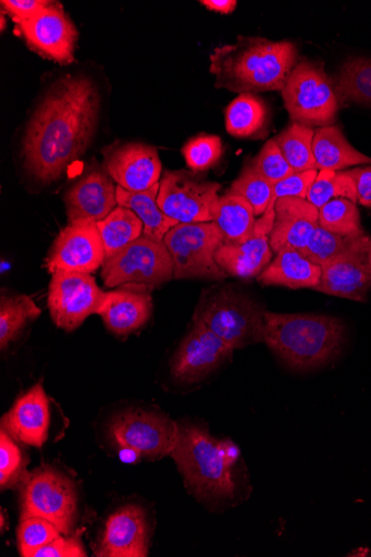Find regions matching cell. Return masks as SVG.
Masks as SVG:
<instances>
[{
	"mask_svg": "<svg viewBox=\"0 0 371 557\" xmlns=\"http://www.w3.org/2000/svg\"><path fill=\"white\" fill-rule=\"evenodd\" d=\"M100 110L95 82L66 76L47 91L23 141L24 166L42 184L60 180L88 148Z\"/></svg>",
	"mask_w": 371,
	"mask_h": 557,
	"instance_id": "1",
	"label": "cell"
},
{
	"mask_svg": "<svg viewBox=\"0 0 371 557\" xmlns=\"http://www.w3.org/2000/svg\"><path fill=\"white\" fill-rule=\"evenodd\" d=\"M209 60L218 88L240 94L282 91L296 66L297 47L288 40L239 37L215 48Z\"/></svg>",
	"mask_w": 371,
	"mask_h": 557,
	"instance_id": "2",
	"label": "cell"
},
{
	"mask_svg": "<svg viewBox=\"0 0 371 557\" xmlns=\"http://www.w3.org/2000/svg\"><path fill=\"white\" fill-rule=\"evenodd\" d=\"M187 488L200 500L223 503L235 498V476L240 449L230 440H219L207 429L178 424L177 440L171 454Z\"/></svg>",
	"mask_w": 371,
	"mask_h": 557,
	"instance_id": "3",
	"label": "cell"
},
{
	"mask_svg": "<svg viewBox=\"0 0 371 557\" xmlns=\"http://www.w3.org/2000/svg\"><path fill=\"white\" fill-rule=\"evenodd\" d=\"M346 327L334 317L318 314L264 315L263 342L292 370L320 369L336 359Z\"/></svg>",
	"mask_w": 371,
	"mask_h": 557,
	"instance_id": "4",
	"label": "cell"
},
{
	"mask_svg": "<svg viewBox=\"0 0 371 557\" xmlns=\"http://www.w3.org/2000/svg\"><path fill=\"white\" fill-rule=\"evenodd\" d=\"M267 312L252 297L231 286H219L202 293L193 320L236 350L263 342Z\"/></svg>",
	"mask_w": 371,
	"mask_h": 557,
	"instance_id": "5",
	"label": "cell"
},
{
	"mask_svg": "<svg viewBox=\"0 0 371 557\" xmlns=\"http://www.w3.org/2000/svg\"><path fill=\"white\" fill-rule=\"evenodd\" d=\"M101 278L106 287L138 286L152 288L174 278V263L164 240L147 236L104 260Z\"/></svg>",
	"mask_w": 371,
	"mask_h": 557,
	"instance_id": "6",
	"label": "cell"
},
{
	"mask_svg": "<svg viewBox=\"0 0 371 557\" xmlns=\"http://www.w3.org/2000/svg\"><path fill=\"white\" fill-rule=\"evenodd\" d=\"M175 280L223 281L228 275L217 262L224 236L215 222L178 224L165 236Z\"/></svg>",
	"mask_w": 371,
	"mask_h": 557,
	"instance_id": "7",
	"label": "cell"
},
{
	"mask_svg": "<svg viewBox=\"0 0 371 557\" xmlns=\"http://www.w3.org/2000/svg\"><path fill=\"white\" fill-rule=\"evenodd\" d=\"M293 122L330 126L338 112V96L322 65L302 61L295 66L282 90Z\"/></svg>",
	"mask_w": 371,
	"mask_h": 557,
	"instance_id": "8",
	"label": "cell"
},
{
	"mask_svg": "<svg viewBox=\"0 0 371 557\" xmlns=\"http://www.w3.org/2000/svg\"><path fill=\"white\" fill-rule=\"evenodd\" d=\"M78 512L77 491L65 474L51 468L33 472L22 490V518L37 517L67 535Z\"/></svg>",
	"mask_w": 371,
	"mask_h": 557,
	"instance_id": "9",
	"label": "cell"
},
{
	"mask_svg": "<svg viewBox=\"0 0 371 557\" xmlns=\"http://www.w3.org/2000/svg\"><path fill=\"white\" fill-rule=\"evenodd\" d=\"M222 185L194 172L169 171L159 182L158 205L180 224L215 222Z\"/></svg>",
	"mask_w": 371,
	"mask_h": 557,
	"instance_id": "10",
	"label": "cell"
},
{
	"mask_svg": "<svg viewBox=\"0 0 371 557\" xmlns=\"http://www.w3.org/2000/svg\"><path fill=\"white\" fill-rule=\"evenodd\" d=\"M178 424L162 413L126 411L115 417L110 433L115 443L136 458L157 460L171 455Z\"/></svg>",
	"mask_w": 371,
	"mask_h": 557,
	"instance_id": "11",
	"label": "cell"
},
{
	"mask_svg": "<svg viewBox=\"0 0 371 557\" xmlns=\"http://www.w3.org/2000/svg\"><path fill=\"white\" fill-rule=\"evenodd\" d=\"M104 297L90 274L60 271L51 274L47 304L57 326L72 332L90 315H98Z\"/></svg>",
	"mask_w": 371,
	"mask_h": 557,
	"instance_id": "12",
	"label": "cell"
},
{
	"mask_svg": "<svg viewBox=\"0 0 371 557\" xmlns=\"http://www.w3.org/2000/svg\"><path fill=\"white\" fill-rule=\"evenodd\" d=\"M234 350L203 323L194 321L172 358V376L186 385L201 382L231 360Z\"/></svg>",
	"mask_w": 371,
	"mask_h": 557,
	"instance_id": "13",
	"label": "cell"
},
{
	"mask_svg": "<svg viewBox=\"0 0 371 557\" xmlns=\"http://www.w3.org/2000/svg\"><path fill=\"white\" fill-rule=\"evenodd\" d=\"M15 30L39 57L62 65L74 62L78 32L60 3L51 2L40 14L16 24Z\"/></svg>",
	"mask_w": 371,
	"mask_h": 557,
	"instance_id": "14",
	"label": "cell"
},
{
	"mask_svg": "<svg viewBox=\"0 0 371 557\" xmlns=\"http://www.w3.org/2000/svg\"><path fill=\"white\" fill-rule=\"evenodd\" d=\"M104 245L96 222L70 223L52 243L46 258L50 274L60 271L91 274L102 268Z\"/></svg>",
	"mask_w": 371,
	"mask_h": 557,
	"instance_id": "15",
	"label": "cell"
},
{
	"mask_svg": "<svg viewBox=\"0 0 371 557\" xmlns=\"http://www.w3.org/2000/svg\"><path fill=\"white\" fill-rule=\"evenodd\" d=\"M314 290L355 301H364L371 289V236L356 237L343 257L322 267Z\"/></svg>",
	"mask_w": 371,
	"mask_h": 557,
	"instance_id": "16",
	"label": "cell"
},
{
	"mask_svg": "<svg viewBox=\"0 0 371 557\" xmlns=\"http://www.w3.org/2000/svg\"><path fill=\"white\" fill-rule=\"evenodd\" d=\"M106 172L122 188L144 191L161 182L158 150L143 143H121L102 150Z\"/></svg>",
	"mask_w": 371,
	"mask_h": 557,
	"instance_id": "17",
	"label": "cell"
},
{
	"mask_svg": "<svg viewBox=\"0 0 371 557\" xmlns=\"http://www.w3.org/2000/svg\"><path fill=\"white\" fill-rule=\"evenodd\" d=\"M274 197L271 207L257 219L253 234L238 244L224 243L217 252V262L228 275L243 280L257 278L274 258L270 236L275 220Z\"/></svg>",
	"mask_w": 371,
	"mask_h": 557,
	"instance_id": "18",
	"label": "cell"
},
{
	"mask_svg": "<svg viewBox=\"0 0 371 557\" xmlns=\"http://www.w3.org/2000/svg\"><path fill=\"white\" fill-rule=\"evenodd\" d=\"M148 545L145 511L140 506L129 504L106 521L95 554L99 557H146Z\"/></svg>",
	"mask_w": 371,
	"mask_h": 557,
	"instance_id": "19",
	"label": "cell"
},
{
	"mask_svg": "<svg viewBox=\"0 0 371 557\" xmlns=\"http://www.w3.org/2000/svg\"><path fill=\"white\" fill-rule=\"evenodd\" d=\"M69 222H100L118 207V185L108 172L95 170L85 174L65 194Z\"/></svg>",
	"mask_w": 371,
	"mask_h": 557,
	"instance_id": "20",
	"label": "cell"
},
{
	"mask_svg": "<svg viewBox=\"0 0 371 557\" xmlns=\"http://www.w3.org/2000/svg\"><path fill=\"white\" fill-rule=\"evenodd\" d=\"M320 210L307 199L285 197L275 201V220L270 236L275 255L283 250L301 251L320 223Z\"/></svg>",
	"mask_w": 371,
	"mask_h": 557,
	"instance_id": "21",
	"label": "cell"
},
{
	"mask_svg": "<svg viewBox=\"0 0 371 557\" xmlns=\"http://www.w3.org/2000/svg\"><path fill=\"white\" fill-rule=\"evenodd\" d=\"M49 425V398L41 383L17 397L2 420V429L12 437L37 448L46 443Z\"/></svg>",
	"mask_w": 371,
	"mask_h": 557,
	"instance_id": "22",
	"label": "cell"
},
{
	"mask_svg": "<svg viewBox=\"0 0 371 557\" xmlns=\"http://www.w3.org/2000/svg\"><path fill=\"white\" fill-rule=\"evenodd\" d=\"M152 314V298L148 289L133 286L106 292L98 315L113 334L126 337L147 324Z\"/></svg>",
	"mask_w": 371,
	"mask_h": 557,
	"instance_id": "23",
	"label": "cell"
},
{
	"mask_svg": "<svg viewBox=\"0 0 371 557\" xmlns=\"http://www.w3.org/2000/svg\"><path fill=\"white\" fill-rule=\"evenodd\" d=\"M322 267L308 260L299 250L277 252L271 264L257 277L261 285L290 289H314L322 278Z\"/></svg>",
	"mask_w": 371,
	"mask_h": 557,
	"instance_id": "24",
	"label": "cell"
},
{
	"mask_svg": "<svg viewBox=\"0 0 371 557\" xmlns=\"http://www.w3.org/2000/svg\"><path fill=\"white\" fill-rule=\"evenodd\" d=\"M312 149L317 171L341 172L348 168L371 164V159L360 153L337 126L318 128L314 132Z\"/></svg>",
	"mask_w": 371,
	"mask_h": 557,
	"instance_id": "25",
	"label": "cell"
},
{
	"mask_svg": "<svg viewBox=\"0 0 371 557\" xmlns=\"http://www.w3.org/2000/svg\"><path fill=\"white\" fill-rule=\"evenodd\" d=\"M159 183L144 191H129L118 186L120 207L133 211L144 225V236L164 240L172 228L180 223L168 216L158 205Z\"/></svg>",
	"mask_w": 371,
	"mask_h": 557,
	"instance_id": "26",
	"label": "cell"
},
{
	"mask_svg": "<svg viewBox=\"0 0 371 557\" xmlns=\"http://www.w3.org/2000/svg\"><path fill=\"white\" fill-rule=\"evenodd\" d=\"M256 222L253 209L245 198L230 191L220 197L215 223L224 243L245 242L253 234Z\"/></svg>",
	"mask_w": 371,
	"mask_h": 557,
	"instance_id": "27",
	"label": "cell"
},
{
	"mask_svg": "<svg viewBox=\"0 0 371 557\" xmlns=\"http://www.w3.org/2000/svg\"><path fill=\"white\" fill-rule=\"evenodd\" d=\"M41 310L28 295H3L0 299V348L5 350Z\"/></svg>",
	"mask_w": 371,
	"mask_h": 557,
	"instance_id": "28",
	"label": "cell"
},
{
	"mask_svg": "<svg viewBox=\"0 0 371 557\" xmlns=\"http://www.w3.org/2000/svg\"><path fill=\"white\" fill-rule=\"evenodd\" d=\"M104 249L106 259L138 239L144 234V225L129 209L118 207L108 218L97 223Z\"/></svg>",
	"mask_w": 371,
	"mask_h": 557,
	"instance_id": "29",
	"label": "cell"
},
{
	"mask_svg": "<svg viewBox=\"0 0 371 557\" xmlns=\"http://www.w3.org/2000/svg\"><path fill=\"white\" fill-rule=\"evenodd\" d=\"M226 129L236 138L256 135L268 121V109L253 94H240L225 113Z\"/></svg>",
	"mask_w": 371,
	"mask_h": 557,
	"instance_id": "30",
	"label": "cell"
},
{
	"mask_svg": "<svg viewBox=\"0 0 371 557\" xmlns=\"http://www.w3.org/2000/svg\"><path fill=\"white\" fill-rule=\"evenodd\" d=\"M314 131L305 124L293 122L276 138L282 153L295 173L316 170L313 158Z\"/></svg>",
	"mask_w": 371,
	"mask_h": 557,
	"instance_id": "31",
	"label": "cell"
},
{
	"mask_svg": "<svg viewBox=\"0 0 371 557\" xmlns=\"http://www.w3.org/2000/svg\"><path fill=\"white\" fill-rule=\"evenodd\" d=\"M335 90L344 101L371 108V60H348L339 72Z\"/></svg>",
	"mask_w": 371,
	"mask_h": 557,
	"instance_id": "32",
	"label": "cell"
},
{
	"mask_svg": "<svg viewBox=\"0 0 371 557\" xmlns=\"http://www.w3.org/2000/svg\"><path fill=\"white\" fill-rule=\"evenodd\" d=\"M335 198H347L357 205V189L353 177L348 171H318L307 200L321 210Z\"/></svg>",
	"mask_w": 371,
	"mask_h": 557,
	"instance_id": "33",
	"label": "cell"
},
{
	"mask_svg": "<svg viewBox=\"0 0 371 557\" xmlns=\"http://www.w3.org/2000/svg\"><path fill=\"white\" fill-rule=\"evenodd\" d=\"M228 191L245 198L257 219L269 210L274 199V185L256 171L250 160L246 162Z\"/></svg>",
	"mask_w": 371,
	"mask_h": 557,
	"instance_id": "34",
	"label": "cell"
},
{
	"mask_svg": "<svg viewBox=\"0 0 371 557\" xmlns=\"http://www.w3.org/2000/svg\"><path fill=\"white\" fill-rule=\"evenodd\" d=\"M320 226L338 235L363 233L356 202L347 198H335L320 210Z\"/></svg>",
	"mask_w": 371,
	"mask_h": 557,
	"instance_id": "35",
	"label": "cell"
},
{
	"mask_svg": "<svg viewBox=\"0 0 371 557\" xmlns=\"http://www.w3.org/2000/svg\"><path fill=\"white\" fill-rule=\"evenodd\" d=\"M63 533L51 522L37 518H22L17 530V544L23 557H34V554L54 541Z\"/></svg>",
	"mask_w": 371,
	"mask_h": 557,
	"instance_id": "36",
	"label": "cell"
},
{
	"mask_svg": "<svg viewBox=\"0 0 371 557\" xmlns=\"http://www.w3.org/2000/svg\"><path fill=\"white\" fill-rule=\"evenodd\" d=\"M188 168L195 172H205L219 163L223 156V143L215 135H200L191 138L183 148Z\"/></svg>",
	"mask_w": 371,
	"mask_h": 557,
	"instance_id": "37",
	"label": "cell"
},
{
	"mask_svg": "<svg viewBox=\"0 0 371 557\" xmlns=\"http://www.w3.org/2000/svg\"><path fill=\"white\" fill-rule=\"evenodd\" d=\"M256 171L273 185L282 182L295 173L275 139H270L259 151L258 156L250 160Z\"/></svg>",
	"mask_w": 371,
	"mask_h": 557,
	"instance_id": "38",
	"label": "cell"
},
{
	"mask_svg": "<svg viewBox=\"0 0 371 557\" xmlns=\"http://www.w3.org/2000/svg\"><path fill=\"white\" fill-rule=\"evenodd\" d=\"M24 469L21 448L4 429L0 431V486L12 487L20 480Z\"/></svg>",
	"mask_w": 371,
	"mask_h": 557,
	"instance_id": "39",
	"label": "cell"
},
{
	"mask_svg": "<svg viewBox=\"0 0 371 557\" xmlns=\"http://www.w3.org/2000/svg\"><path fill=\"white\" fill-rule=\"evenodd\" d=\"M318 174L317 170L294 173L289 177L274 185V197H295L307 199L309 189Z\"/></svg>",
	"mask_w": 371,
	"mask_h": 557,
	"instance_id": "40",
	"label": "cell"
},
{
	"mask_svg": "<svg viewBox=\"0 0 371 557\" xmlns=\"http://www.w3.org/2000/svg\"><path fill=\"white\" fill-rule=\"evenodd\" d=\"M87 552L84 548L81 536L77 534L71 537L59 536L40 549L34 557H86Z\"/></svg>",
	"mask_w": 371,
	"mask_h": 557,
	"instance_id": "41",
	"label": "cell"
},
{
	"mask_svg": "<svg viewBox=\"0 0 371 557\" xmlns=\"http://www.w3.org/2000/svg\"><path fill=\"white\" fill-rule=\"evenodd\" d=\"M0 4H2V12L9 14L15 24H18L40 14L51 2L49 0H2Z\"/></svg>",
	"mask_w": 371,
	"mask_h": 557,
	"instance_id": "42",
	"label": "cell"
},
{
	"mask_svg": "<svg viewBox=\"0 0 371 557\" xmlns=\"http://www.w3.org/2000/svg\"><path fill=\"white\" fill-rule=\"evenodd\" d=\"M348 173L355 182L359 205L371 208V165L354 169Z\"/></svg>",
	"mask_w": 371,
	"mask_h": 557,
	"instance_id": "43",
	"label": "cell"
},
{
	"mask_svg": "<svg viewBox=\"0 0 371 557\" xmlns=\"http://www.w3.org/2000/svg\"><path fill=\"white\" fill-rule=\"evenodd\" d=\"M200 4L211 12L230 15L236 10L238 3L236 0H202Z\"/></svg>",
	"mask_w": 371,
	"mask_h": 557,
	"instance_id": "44",
	"label": "cell"
},
{
	"mask_svg": "<svg viewBox=\"0 0 371 557\" xmlns=\"http://www.w3.org/2000/svg\"><path fill=\"white\" fill-rule=\"evenodd\" d=\"M0 20H2V32L5 30V25H7V21H5V13L2 12V17H0Z\"/></svg>",
	"mask_w": 371,
	"mask_h": 557,
	"instance_id": "45",
	"label": "cell"
},
{
	"mask_svg": "<svg viewBox=\"0 0 371 557\" xmlns=\"http://www.w3.org/2000/svg\"><path fill=\"white\" fill-rule=\"evenodd\" d=\"M4 523H5V518H4V512H2V532H4Z\"/></svg>",
	"mask_w": 371,
	"mask_h": 557,
	"instance_id": "46",
	"label": "cell"
}]
</instances>
